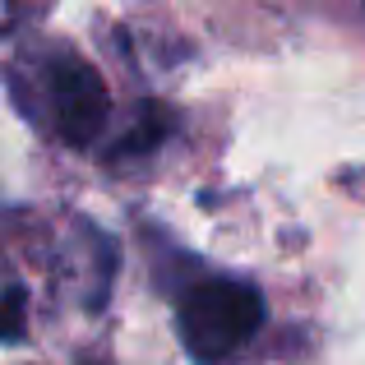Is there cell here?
<instances>
[{"instance_id": "cell-3", "label": "cell", "mask_w": 365, "mask_h": 365, "mask_svg": "<svg viewBox=\"0 0 365 365\" xmlns=\"http://www.w3.org/2000/svg\"><path fill=\"white\" fill-rule=\"evenodd\" d=\"M24 324H28V296H24V287H5V292H0V342L24 338Z\"/></svg>"}, {"instance_id": "cell-4", "label": "cell", "mask_w": 365, "mask_h": 365, "mask_svg": "<svg viewBox=\"0 0 365 365\" xmlns=\"http://www.w3.org/2000/svg\"><path fill=\"white\" fill-rule=\"evenodd\" d=\"M162 134H167V120L158 116V107H148V125H134V130L120 139V153H148Z\"/></svg>"}, {"instance_id": "cell-2", "label": "cell", "mask_w": 365, "mask_h": 365, "mask_svg": "<svg viewBox=\"0 0 365 365\" xmlns=\"http://www.w3.org/2000/svg\"><path fill=\"white\" fill-rule=\"evenodd\" d=\"M264 296L241 277H199L180 292L176 333L199 365H222L264 329Z\"/></svg>"}, {"instance_id": "cell-1", "label": "cell", "mask_w": 365, "mask_h": 365, "mask_svg": "<svg viewBox=\"0 0 365 365\" xmlns=\"http://www.w3.org/2000/svg\"><path fill=\"white\" fill-rule=\"evenodd\" d=\"M5 83L19 111L70 148L98 143V134L111 120V93L102 74L70 46H33L14 56Z\"/></svg>"}]
</instances>
